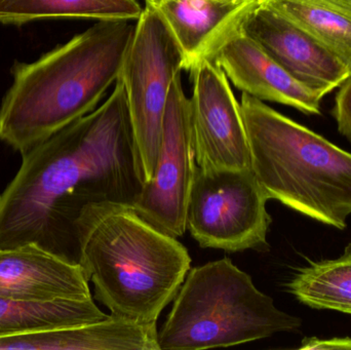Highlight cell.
I'll list each match as a JSON object with an SVG mask.
<instances>
[{"label": "cell", "instance_id": "1", "mask_svg": "<svg viewBox=\"0 0 351 350\" xmlns=\"http://www.w3.org/2000/svg\"><path fill=\"white\" fill-rule=\"evenodd\" d=\"M142 186L127 92L117 79L102 106L22 154L0 195V248L35 244L78 263L82 210L133 203Z\"/></svg>", "mask_w": 351, "mask_h": 350}, {"label": "cell", "instance_id": "2", "mask_svg": "<svg viewBox=\"0 0 351 350\" xmlns=\"http://www.w3.org/2000/svg\"><path fill=\"white\" fill-rule=\"evenodd\" d=\"M135 20L100 21L33 63H16L0 140L22 155L96 108L117 82Z\"/></svg>", "mask_w": 351, "mask_h": 350}, {"label": "cell", "instance_id": "3", "mask_svg": "<svg viewBox=\"0 0 351 350\" xmlns=\"http://www.w3.org/2000/svg\"><path fill=\"white\" fill-rule=\"evenodd\" d=\"M78 264L110 314L156 324L174 301L191 257L177 238L138 215L132 203L86 205L75 223Z\"/></svg>", "mask_w": 351, "mask_h": 350}, {"label": "cell", "instance_id": "4", "mask_svg": "<svg viewBox=\"0 0 351 350\" xmlns=\"http://www.w3.org/2000/svg\"><path fill=\"white\" fill-rule=\"evenodd\" d=\"M252 170L268 199L344 229L351 215V153L243 92Z\"/></svg>", "mask_w": 351, "mask_h": 350}, {"label": "cell", "instance_id": "5", "mask_svg": "<svg viewBox=\"0 0 351 350\" xmlns=\"http://www.w3.org/2000/svg\"><path fill=\"white\" fill-rule=\"evenodd\" d=\"M301 321L278 310L229 258L190 268L158 331L160 349L245 345L294 331Z\"/></svg>", "mask_w": 351, "mask_h": 350}, {"label": "cell", "instance_id": "6", "mask_svg": "<svg viewBox=\"0 0 351 350\" xmlns=\"http://www.w3.org/2000/svg\"><path fill=\"white\" fill-rule=\"evenodd\" d=\"M182 70L183 59L172 32L160 14L146 4L119 77L127 92L143 185L154 178L171 84Z\"/></svg>", "mask_w": 351, "mask_h": 350}, {"label": "cell", "instance_id": "7", "mask_svg": "<svg viewBox=\"0 0 351 350\" xmlns=\"http://www.w3.org/2000/svg\"><path fill=\"white\" fill-rule=\"evenodd\" d=\"M268 197L253 170L204 172L196 168L187 229L202 248L237 253L267 247Z\"/></svg>", "mask_w": 351, "mask_h": 350}, {"label": "cell", "instance_id": "8", "mask_svg": "<svg viewBox=\"0 0 351 350\" xmlns=\"http://www.w3.org/2000/svg\"><path fill=\"white\" fill-rule=\"evenodd\" d=\"M196 168L190 99L184 92L180 74L169 92L154 178L142 186L132 203L138 215L168 236H183Z\"/></svg>", "mask_w": 351, "mask_h": 350}, {"label": "cell", "instance_id": "9", "mask_svg": "<svg viewBox=\"0 0 351 350\" xmlns=\"http://www.w3.org/2000/svg\"><path fill=\"white\" fill-rule=\"evenodd\" d=\"M190 99L196 164L204 172L251 170V151L241 104L214 60L200 62Z\"/></svg>", "mask_w": 351, "mask_h": 350}, {"label": "cell", "instance_id": "10", "mask_svg": "<svg viewBox=\"0 0 351 350\" xmlns=\"http://www.w3.org/2000/svg\"><path fill=\"white\" fill-rule=\"evenodd\" d=\"M243 32L293 77L321 96L350 75L348 68L304 30L260 4L245 21Z\"/></svg>", "mask_w": 351, "mask_h": 350}, {"label": "cell", "instance_id": "11", "mask_svg": "<svg viewBox=\"0 0 351 350\" xmlns=\"http://www.w3.org/2000/svg\"><path fill=\"white\" fill-rule=\"evenodd\" d=\"M168 25L181 51L183 69L214 60L243 30L260 0H146Z\"/></svg>", "mask_w": 351, "mask_h": 350}, {"label": "cell", "instance_id": "12", "mask_svg": "<svg viewBox=\"0 0 351 350\" xmlns=\"http://www.w3.org/2000/svg\"><path fill=\"white\" fill-rule=\"evenodd\" d=\"M0 297L10 299H93L78 263L35 244L0 248Z\"/></svg>", "mask_w": 351, "mask_h": 350}, {"label": "cell", "instance_id": "13", "mask_svg": "<svg viewBox=\"0 0 351 350\" xmlns=\"http://www.w3.org/2000/svg\"><path fill=\"white\" fill-rule=\"evenodd\" d=\"M214 61L243 92L306 114H321L324 97L293 77L243 30L221 49Z\"/></svg>", "mask_w": 351, "mask_h": 350}, {"label": "cell", "instance_id": "14", "mask_svg": "<svg viewBox=\"0 0 351 350\" xmlns=\"http://www.w3.org/2000/svg\"><path fill=\"white\" fill-rule=\"evenodd\" d=\"M0 350H160L156 324L119 316L82 326L0 337Z\"/></svg>", "mask_w": 351, "mask_h": 350}, {"label": "cell", "instance_id": "15", "mask_svg": "<svg viewBox=\"0 0 351 350\" xmlns=\"http://www.w3.org/2000/svg\"><path fill=\"white\" fill-rule=\"evenodd\" d=\"M340 60L351 74V0H260Z\"/></svg>", "mask_w": 351, "mask_h": 350}, {"label": "cell", "instance_id": "16", "mask_svg": "<svg viewBox=\"0 0 351 350\" xmlns=\"http://www.w3.org/2000/svg\"><path fill=\"white\" fill-rule=\"evenodd\" d=\"M107 316L94 299L31 301L0 297V337L82 326L100 322Z\"/></svg>", "mask_w": 351, "mask_h": 350}, {"label": "cell", "instance_id": "17", "mask_svg": "<svg viewBox=\"0 0 351 350\" xmlns=\"http://www.w3.org/2000/svg\"><path fill=\"white\" fill-rule=\"evenodd\" d=\"M142 12L137 0H0V23L10 25L51 18L137 21Z\"/></svg>", "mask_w": 351, "mask_h": 350}, {"label": "cell", "instance_id": "18", "mask_svg": "<svg viewBox=\"0 0 351 350\" xmlns=\"http://www.w3.org/2000/svg\"><path fill=\"white\" fill-rule=\"evenodd\" d=\"M288 289L309 308L351 314V244L339 258L311 263L297 271Z\"/></svg>", "mask_w": 351, "mask_h": 350}, {"label": "cell", "instance_id": "19", "mask_svg": "<svg viewBox=\"0 0 351 350\" xmlns=\"http://www.w3.org/2000/svg\"><path fill=\"white\" fill-rule=\"evenodd\" d=\"M333 114L337 121L338 131L351 144V74L339 86Z\"/></svg>", "mask_w": 351, "mask_h": 350}, {"label": "cell", "instance_id": "20", "mask_svg": "<svg viewBox=\"0 0 351 350\" xmlns=\"http://www.w3.org/2000/svg\"><path fill=\"white\" fill-rule=\"evenodd\" d=\"M299 349L304 350H351V338H305Z\"/></svg>", "mask_w": 351, "mask_h": 350}]
</instances>
